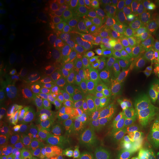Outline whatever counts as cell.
Instances as JSON below:
<instances>
[{
	"mask_svg": "<svg viewBox=\"0 0 159 159\" xmlns=\"http://www.w3.org/2000/svg\"><path fill=\"white\" fill-rule=\"evenodd\" d=\"M129 138L141 155L151 156L155 152V140L152 124L143 121H131L128 127Z\"/></svg>",
	"mask_w": 159,
	"mask_h": 159,
	"instance_id": "6da1fadb",
	"label": "cell"
},
{
	"mask_svg": "<svg viewBox=\"0 0 159 159\" xmlns=\"http://www.w3.org/2000/svg\"><path fill=\"white\" fill-rule=\"evenodd\" d=\"M123 28L125 32L146 25L150 13L143 7L141 1H128L122 4Z\"/></svg>",
	"mask_w": 159,
	"mask_h": 159,
	"instance_id": "7a4b0ae2",
	"label": "cell"
},
{
	"mask_svg": "<svg viewBox=\"0 0 159 159\" xmlns=\"http://www.w3.org/2000/svg\"><path fill=\"white\" fill-rule=\"evenodd\" d=\"M96 49L100 51L105 56L114 58L120 48V43L114 32L110 29H102L97 32L94 38Z\"/></svg>",
	"mask_w": 159,
	"mask_h": 159,
	"instance_id": "3957f363",
	"label": "cell"
},
{
	"mask_svg": "<svg viewBox=\"0 0 159 159\" xmlns=\"http://www.w3.org/2000/svg\"><path fill=\"white\" fill-rule=\"evenodd\" d=\"M129 49V53L138 62H142L144 60L153 56L158 52L156 45L152 42H147L140 39H134L123 35Z\"/></svg>",
	"mask_w": 159,
	"mask_h": 159,
	"instance_id": "277c9868",
	"label": "cell"
},
{
	"mask_svg": "<svg viewBox=\"0 0 159 159\" xmlns=\"http://www.w3.org/2000/svg\"><path fill=\"white\" fill-rule=\"evenodd\" d=\"M133 116L137 120L152 124L159 116V102L148 95H144L139 101Z\"/></svg>",
	"mask_w": 159,
	"mask_h": 159,
	"instance_id": "5b68a950",
	"label": "cell"
},
{
	"mask_svg": "<svg viewBox=\"0 0 159 159\" xmlns=\"http://www.w3.org/2000/svg\"><path fill=\"white\" fill-rule=\"evenodd\" d=\"M62 47L66 53L77 58L93 56L96 50L95 45L76 39L64 40L62 43Z\"/></svg>",
	"mask_w": 159,
	"mask_h": 159,
	"instance_id": "8992f818",
	"label": "cell"
},
{
	"mask_svg": "<svg viewBox=\"0 0 159 159\" xmlns=\"http://www.w3.org/2000/svg\"><path fill=\"white\" fill-rule=\"evenodd\" d=\"M143 89L132 83L125 84L119 93V99L125 110L134 113L137 105L143 97Z\"/></svg>",
	"mask_w": 159,
	"mask_h": 159,
	"instance_id": "52a82bcc",
	"label": "cell"
},
{
	"mask_svg": "<svg viewBox=\"0 0 159 159\" xmlns=\"http://www.w3.org/2000/svg\"><path fill=\"white\" fill-rule=\"evenodd\" d=\"M41 135L38 130L30 132L26 136L22 147V159H35L42 145Z\"/></svg>",
	"mask_w": 159,
	"mask_h": 159,
	"instance_id": "ba28073f",
	"label": "cell"
},
{
	"mask_svg": "<svg viewBox=\"0 0 159 159\" xmlns=\"http://www.w3.org/2000/svg\"><path fill=\"white\" fill-rule=\"evenodd\" d=\"M111 109L108 97L103 94H98L91 99L88 105L89 113L94 116H101L108 113Z\"/></svg>",
	"mask_w": 159,
	"mask_h": 159,
	"instance_id": "9c48e42d",
	"label": "cell"
},
{
	"mask_svg": "<svg viewBox=\"0 0 159 159\" xmlns=\"http://www.w3.org/2000/svg\"><path fill=\"white\" fill-rule=\"evenodd\" d=\"M159 70V53L139 63V71L147 78H152Z\"/></svg>",
	"mask_w": 159,
	"mask_h": 159,
	"instance_id": "30bf717a",
	"label": "cell"
},
{
	"mask_svg": "<svg viewBox=\"0 0 159 159\" xmlns=\"http://www.w3.org/2000/svg\"><path fill=\"white\" fill-rule=\"evenodd\" d=\"M44 56L41 54L30 55L26 57V72L29 79L34 80L42 69Z\"/></svg>",
	"mask_w": 159,
	"mask_h": 159,
	"instance_id": "8fae6325",
	"label": "cell"
},
{
	"mask_svg": "<svg viewBox=\"0 0 159 159\" xmlns=\"http://www.w3.org/2000/svg\"><path fill=\"white\" fill-rule=\"evenodd\" d=\"M125 35L130 38L140 39L147 42H152L156 39L157 32L152 30L148 25H144L138 28L125 32Z\"/></svg>",
	"mask_w": 159,
	"mask_h": 159,
	"instance_id": "7c38bea8",
	"label": "cell"
},
{
	"mask_svg": "<svg viewBox=\"0 0 159 159\" xmlns=\"http://www.w3.org/2000/svg\"><path fill=\"white\" fill-rule=\"evenodd\" d=\"M39 86L35 81H31L25 86L21 94V99L23 104L28 105L34 101L39 94Z\"/></svg>",
	"mask_w": 159,
	"mask_h": 159,
	"instance_id": "4fadbf2b",
	"label": "cell"
},
{
	"mask_svg": "<svg viewBox=\"0 0 159 159\" xmlns=\"http://www.w3.org/2000/svg\"><path fill=\"white\" fill-rule=\"evenodd\" d=\"M18 33L17 26L8 19H1L0 21V35L1 39L14 37Z\"/></svg>",
	"mask_w": 159,
	"mask_h": 159,
	"instance_id": "5bb4252c",
	"label": "cell"
},
{
	"mask_svg": "<svg viewBox=\"0 0 159 159\" xmlns=\"http://www.w3.org/2000/svg\"><path fill=\"white\" fill-rule=\"evenodd\" d=\"M21 82V76L19 71L13 70L7 76H6L4 80V85L8 91H14L19 88Z\"/></svg>",
	"mask_w": 159,
	"mask_h": 159,
	"instance_id": "9a60e30c",
	"label": "cell"
},
{
	"mask_svg": "<svg viewBox=\"0 0 159 159\" xmlns=\"http://www.w3.org/2000/svg\"><path fill=\"white\" fill-rule=\"evenodd\" d=\"M56 150V139L55 137H49L45 139L41 145L40 153L43 158H49L54 155Z\"/></svg>",
	"mask_w": 159,
	"mask_h": 159,
	"instance_id": "2e32d148",
	"label": "cell"
},
{
	"mask_svg": "<svg viewBox=\"0 0 159 159\" xmlns=\"http://www.w3.org/2000/svg\"><path fill=\"white\" fill-rule=\"evenodd\" d=\"M21 42L22 47L30 55L40 54V48L38 43L28 35H23L21 39Z\"/></svg>",
	"mask_w": 159,
	"mask_h": 159,
	"instance_id": "e0dca14e",
	"label": "cell"
},
{
	"mask_svg": "<svg viewBox=\"0 0 159 159\" xmlns=\"http://www.w3.org/2000/svg\"><path fill=\"white\" fill-rule=\"evenodd\" d=\"M77 71L71 67H66V68L60 69L57 72V77L59 80L63 83H68L73 81L77 77Z\"/></svg>",
	"mask_w": 159,
	"mask_h": 159,
	"instance_id": "ac0fdd59",
	"label": "cell"
},
{
	"mask_svg": "<svg viewBox=\"0 0 159 159\" xmlns=\"http://www.w3.org/2000/svg\"><path fill=\"white\" fill-rule=\"evenodd\" d=\"M16 102L11 97H4L0 102V112L3 115H9L15 111Z\"/></svg>",
	"mask_w": 159,
	"mask_h": 159,
	"instance_id": "d6986e66",
	"label": "cell"
},
{
	"mask_svg": "<svg viewBox=\"0 0 159 159\" xmlns=\"http://www.w3.org/2000/svg\"><path fill=\"white\" fill-rule=\"evenodd\" d=\"M96 34V30H95L94 27H80L77 32L76 36L77 39L87 42L95 38Z\"/></svg>",
	"mask_w": 159,
	"mask_h": 159,
	"instance_id": "ffe728a7",
	"label": "cell"
},
{
	"mask_svg": "<svg viewBox=\"0 0 159 159\" xmlns=\"http://www.w3.org/2000/svg\"><path fill=\"white\" fill-rule=\"evenodd\" d=\"M35 37L39 41H44L49 35V27L44 23H38L33 30Z\"/></svg>",
	"mask_w": 159,
	"mask_h": 159,
	"instance_id": "44dd1931",
	"label": "cell"
},
{
	"mask_svg": "<svg viewBox=\"0 0 159 159\" xmlns=\"http://www.w3.org/2000/svg\"><path fill=\"white\" fill-rule=\"evenodd\" d=\"M124 61L125 64H126L127 69H128L130 72L136 73L139 71V62L136 61L134 57L131 55L130 53H128L124 57Z\"/></svg>",
	"mask_w": 159,
	"mask_h": 159,
	"instance_id": "7402d4cb",
	"label": "cell"
},
{
	"mask_svg": "<svg viewBox=\"0 0 159 159\" xmlns=\"http://www.w3.org/2000/svg\"><path fill=\"white\" fill-rule=\"evenodd\" d=\"M152 129L153 132L155 140V152L156 157L159 153V116L155 119L152 123Z\"/></svg>",
	"mask_w": 159,
	"mask_h": 159,
	"instance_id": "603a6c76",
	"label": "cell"
},
{
	"mask_svg": "<svg viewBox=\"0 0 159 159\" xmlns=\"http://www.w3.org/2000/svg\"><path fill=\"white\" fill-rule=\"evenodd\" d=\"M39 10L36 7H27L22 13V18L27 22H31L36 19L39 16Z\"/></svg>",
	"mask_w": 159,
	"mask_h": 159,
	"instance_id": "cb8c5ba5",
	"label": "cell"
},
{
	"mask_svg": "<svg viewBox=\"0 0 159 159\" xmlns=\"http://www.w3.org/2000/svg\"><path fill=\"white\" fill-rule=\"evenodd\" d=\"M141 3L150 14L159 11V0H143Z\"/></svg>",
	"mask_w": 159,
	"mask_h": 159,
	"instance_id": "d4e9b609",
	"label": "cell"
},
{
	"mask_svg": "<svg viewBox=\"0 0 159 159\" xmlns=\"http://www.w3.org/2000/svg\"><path fill=\"white\" fill-rule=\"evenodd\" d=\"M147 25L155 31L159 30V11L149 15Z\"/></svg>",
	"mask_w": 159,
	"mask_h": 159,
	"instance_id": "484cf974",
	"label": "cell"
},
{
	"mask_svg": "<svg viewBox=\"0 0 159 159\" xmlns=\"http://www.w3.org/2000/svg\"><path fill=\"white\" fill-rule=\"evenodd\" d=\"M77 13L79 17L82 18L83 19H85L91 16L93 11L90 5H88V4H81L77 10Z\"/></svg>",
	"mask_w": 159,
	"mask_h": 159,
	"instance_id": "4316f807",
	"label": "cell"
},
{
	"mask_svg": "<svg viewBox=\"0 0 159 159\" xmlns=\"http://www.w3.org/2000/svg\"><path fill=\"white\" fill-rule=\"evenodd\" d=\"M0 128L3 132H9L13 128V120L11 117L7 115H1L0 116Z\"/></svg>",
	"mask_w": 159,
	"mask_h": 159,
	"instance_id": "83f0119b",
	"label": "cell"
},
{
	"mask_svg": "<svg viewBox=\"0 0 159 159\" xmlns=\"http://www.w3.org/2000/svg\"><path fill=\"white\" fill-rule=\"evenodd\" d=\"M49 22L52 27L57 28V27H61V26L64 25L66 19L63 15L60 14V13H55L49 18Z\"/></svg>",
	"mask_w": 159,
	"mask_h": 159,
	"instance_id": "f1b7e54d",
	"label": "cell"
},
{
	"mask_svg": "<svg viewBox=\"0 0 159 159\" xmlns=\"http://www.w3.org/2000/svg\"><path fill=\"white\" fill-rule=\"evenodd\" d=\"M146 95L153 98L155 100L159 102V81H155L149 88L147 89Z\"/></svg>",
	"mask_w": 159,
	"mask_h": 159,
	"instance_id": "f546056e",
	"label": "cell"
},
{
	"mask_svg": "<svg viewBox=\"0 0 159 159\" xmlns=\"http://www.w3.org/2000/svg\"><path fill=\"white\" fill-rule=\"evenodd\" d=\"M101 18L98 15H92L91 16L87 18V19H83L81 21V25L83 27H94L100 23Z\"/></svg>",
	"mask_w": 159,
	"mask_h": 159,
	"instance_id": "4dcf8cb0",
	"label": "cell"
},
{
	"mask_svg": "<svg viewBox=\"0 0 159 159\" xmlns=\"http://www.w3.org/2000/svg\"><path fill=\"white\" fill-rule=\"evenodd\" d=\"M13 64L8 61H1L0 62V76H7L13 71Z\"/></svg>",
	"mask_w": 159,
	"mask_h": 159,
	"instance_id": "1f68e13d",
	"label": "cell"
},
{
	"mask_svg": "<svg viewBox=\"0 0 159 159\" xmlns=\"http://www.w3.org/2000/svg\"><path fill=\"white\" fill-rule=\"evenodd\" d=\"M122 26H123V23L122 19L119 17L115 16L111 19L110 21V27L109 29L113 32L118 30L121 29Z\"/></svg>",
	"mask_w": 159,
	"mask_h": 159,
	"instance_id": "d6a6232c",
	"label": "cell"
},
{
	"mask_svg": "<svg viewBox=\"0 0 159 159\" xmlns=\"http://www.w3.org/2000/svg\"><path fill=\"white\" fill-rule=\"evenodd\" d=\"M30 2L28 0H15L13 1V6L17 11H24L28 6Z\"/></svg>",
	"mask_w": 159,
	"mask_h": 159,
	"instance_id": "836d02e7",
	"label": "cell"
},
{
	"mask_svg": "<svg viewBox=\"0 0 159 159\" xmlns=\"http://www.w3.org/2000/svg\"><path fill=\"white\" fill-rule=\"evenodd\" d=\"M0 16L2 18L1 19H2V18L3 19H8L9 11L7 5L4 2H1L0 3Z\"/></svg>",
	"mask_w": 159,
	"mask_h": 159,
	"instance_id": "e575fe53",
	"label": "cell"
},
{
	"mask_svg": "<svg viewBox=\"0 0 159 159\" xmlns=\"http://www.w3.org/2000/svg\"><path fill=\"white\" fill-rule=\"evenodd\" d=\"M105 4V1L102 0H92L91 1V5H92V7L94 8L97 10H100L104 7Z\"/></svg>",
	"mask_w": 159,
	"mask_h": 159,
	"instance_id": "d590c367",
	"label": "cell"
},
{
	"mask_svg": "<svg viewBox=\"0 0 159 159\" xmlns=\"http://www.w3.org/2000/svg\"><path fill=\"white\" fill-rule=\"evenodd\" d=\"M154 44L156 45L157 49H158V52H159V30L157 31V35L156 37V39L154 41Z\"/></svg>",
	"mask_w": 159,
	"mask_h": 159,
	"instance_id": "8d00e7d4",
	"label": "cell"
},
{
	"mask_svg": "<svg viewBox=\"0 0 159 159\" xmlns=\"http://www.w3.org/2000/svg\"><path fill=\"white\" fill-rule=\"evenodd\" d=\"M154 78H155V80H156V81H159V70H158V72H157V74L156 75V76L154 77Z\"/></svg>",
	"mask_w": 159,
	"mask_h": 159,
	"instance_id": "74e56055",
	"label": "cell"
},
{
	"mask_svg": "<svg viewBox=\"0 0 159 159\" xmlns=\"http://www.w3.org/2000/svg\"><path fill=\"white\" fill-rule=\"evenodd\" d=\"M156 158H158V159H159V153L158 154V155H157V156H156Z\"/></svg>",
	"mask_w": 159,
	"mask_h": 159,
	"instance_id": "f35d334b",
	"label": "cell"
}]
</instances>
